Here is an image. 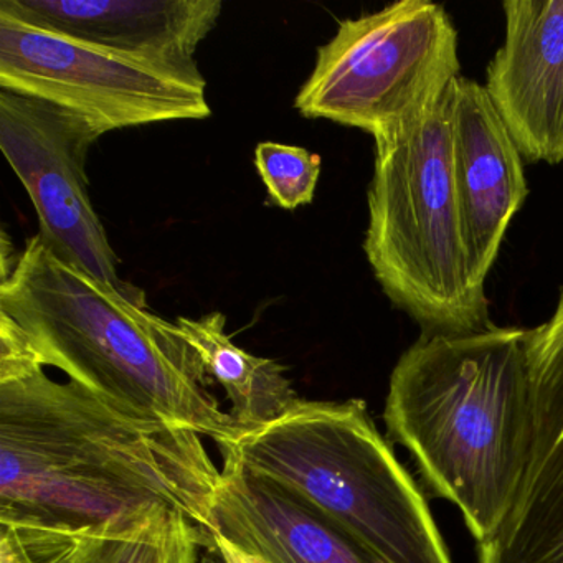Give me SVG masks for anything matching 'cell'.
I'll return each instance as SVG.
<instances>
[{
    "mask_svg": "<svg viewBox=\"0 0 563 563\" xmlns=\"http://www.w3.org/2000/svg\"><path fill=\"white\" fill-rule=\"evenodd\" d=\"M176 324L196 349L207 375L225 391L240 437L282 420L301 400L286 367L273 358L250 354L232 341L222 312L179 318Z\"/></svg>",
    "mask_w": 563,
    "mask_h": 563,
    "instance_id": "5bb4252c",
    "label": "cell"
},
{
    "mask_svg": "<svg viewBox=\"0 0 563 563\" xmlns=\"http://www.w3.org/2000/svg\"><path fill=\"white\" fill-rule=\"evenodd\" d=\"M220 454L301 497L384 562L453 563L424 494L364 400L301 398Z\"/></svg>",
    "mask_w": 563,
    "mask_h": 563,
    "instance_id": "277c9868",
    "label": "cell"
},
{
    "mask_svg": "<svg viewBox=\"0 0 563 563\" xmlns=\"http://www.w3.org/2000/svg\"><path fill=\"white\" fill-rule=\"evenodd\" d=\"M220 479L196 431L0 358V527L91 536L170 509L213 533Z\"/></svg>",
    "mask_w": 563,
    "mask_h": 563,
    "instance_id": "6da1fadb",
    "label": "cell"
},
{
    "mask_svg": "<svg viewBox=\"0 0 563 563\" xmlns=\"http://www.w3.org/2000/svg\"><path fill=\"white\" fill-rule=\"evenodd\" d=\"M451 91V90H450ZM446 100L421 120L375 137L364 252L395 308L421 334L490 328L486 286L471 272L451 164Z\"/></svg>",
    "mask_w": 563,
    "mask_h": 563,
    "instance_id": "5b68a950",
    "label": "cell"
},
{
    "mask_svg": "<svg viewBox=\"0 0 563 563\" xmlns=\"http://www.w3.org/2000/svg\"><path fill=\"white\" fill-rule=\"evenodd\" d=\"M0 90L47 101L111 131L212 114L196 60L126 54L0 12Z\"/></svg>",
    "mask_w": 563,
    "mask_h": 563,
    "instance_id": "52a82bcc",
    "label": "cell"
},
{
    "mask_svg": "<svg viewBox=\"0 0 563 563\" xmlns=\"http://www.w3.org/2000/svg\"><path fill=\"white\" fill-rule=\"evenodd\" d=\"M384 420L431 493L460 509L476 543L493 539L529 454V329L421 334L391 371Z\"/></svg>",
    "mask_w": 563,
    "mask_h": 563,
    "instance_id": "7a4b0ae2",
    "label": "cell"
},
{
    "mask_svg": "<svg viewBox=\"0 0 563 563\" xmlns=\"http://www.w3.org/2000/svg\"><path fill=\"white\" fill-rule=\"evenodd\" d=\"M457 32L441 5L400 0L347 19L296 95L306 118L378 137L440 107L460 78Z\"/></svg>",
    "mask_w": 563,
    "mask_h": 563,
    "instance_id": "8992f818",
    "label": "cell"
},
{
    "mask_svg": "<svg viewBox=\"0 0 563 563\" xmlns=\"http://www.w3.org/2000/svg\"><path fill=\"white\" fill-rule=\"evenodd\" d=\"M255 167L269 200L279 209L296 210L314 199L321 157L305 147L265 141L255 150Z\"/></svg>",
    "mask_w": 563,
    "mask_h": 563,
    "instance_id": "2e32d148",
    "label": "cell"
},
{
    "mask_svg": "<svg viewBox=\"0 0 563 563\" xmlns=\"http://www.w3.org/2000/svg\"><path fill=\"white\" fill-rule=\"evenodd\" d=\"M220 0H0V12L126 54L192 62Z\"/></svg>",
    "mask_w": 563,
    "mask_h": 563,
    "instance_id": "4fadbf2b",
    "label": "cell"
},
{
    "mask_svg": "<svg viewBox=\"0 0 563 563\" xmlns=\"http://www.w3.org/2000/svg\"><path fill=\"white\" fill-rule=\"evenodd\" d=\"M451 164L471 272L479 285L499 255L514 216L526 202L523 157L486 88L460 77L448 101Z\"/></svg>",
    "mask_w": 563,
    "mask_h": 563,
    "instance_id": "30bf717a",
    "label": "cell"
},
{
    "mask_svg": "<svg viewBox=\"0 0 563 563\" xmlns=\"http://www.w3.org/2000/svg\"><path fill=\"white\" fill-rule=\"evenodd\" d=\"M0 311L27 334L38 361L114 404L189 428L222 448L239 428L179 325L154 314L141 289L113 288L32 236L0 282Z\"/></svg>",
    "mask_w": 563,
    "mask_h": 563,
    "instance_id": "3957f363",
    "label": "cell"
},
{
    "mask_svg": "<svg viewBox=\"0 0 563 563\" xmlns=\"http://www.w3.org/2000/svg\"><path fill=\"white\" fill-rule=\"evenodd\" d=\"M213 536L170 509H154L95 533L90 563H200Z\"/></svg>",
    "mask_w": 563,
    "mask_h": 563,
    "instance_id": "9a60e30c",
    "label": "cell"
},
{
    "mask_svg": "<svg viewBox=\"0 0 563 563\" xmlns=\"http://www.w3.org/2000/svg\"><path fill=\"white\" fill-rule=\"evenodd\" d=\"M532 430L526 471L499 532L477 563H563V289L549 321L529 329Z\"/></svg>",
    "mask_w": 563,
    "mask_h": 563,
    "instance_id": "9c48e42d",
    "label": "cell"
},
{
    "mask_svg": "<svg viewBox=\"0 0 563 563\" xmlns=\"http://www.w3.org/2000/svg\"><path fill=\"white\" fill-rule=\"evenodd\" d=\"M202 563H268L258 555L245 552L220 536H213L212 547L206 550Z\"/></svg>",
    "mask_w": 563,
    "mask_h": 563,
    "instance_id": "ac0fdd59",
    "label": "cell"
},
{
    "mask_svg": "<svg viewBox=\"0 0 563 563\" xmlns=\"http://www.w3.org/2000/svg\"><path fill=\"white\" fill-rule=\"evenodd\" d=\"M268 563H387L285 487L223 461L213 533Z\"/></svg>",
    "mask_w": 563,
    "mask_h": 563,
    "instance_id": "7c38bea8",
    "label": "cell"
},
{
    "mask_svg": "<svg viewBox=\"0 0 563 563\" xmlns=\"http://www.w3.org/2000/svg\"><path fill=\"white\" fill-rule=\"evenodd\" d=\"M101 133L47 101L0 90V150L27 190L45 243L58 258L117 289V253L88 192L87 159Z\"/></svg>",
    "mask_w": 563,
    "mask_h": 563,
    "instance_id": "ba28073f",
    "label": "cell"
},
{
    "mask_svg": "<svg viewBox=\"0 0 563 563\" xmlns=\"http://www.w3.org/2000/svg\"><path fill=\"white\" fill-rule=\"evenodd\" d=\"M93 536H60L0 527V563H90Z\"/></svg>",
    "mask_w": 563,
    "mask_h": 563,
    "instance_id": "e0dca14e",
    "label": "cell"
},
{
    "mask_svg": "<svg viewBox=\"0 0 563 563\" xmlns=\"http://www.w3.org/2000/svg\"><path fill=\"white\" fill-rule=\"evenodd\" d=\"M486 71L494 108L527 163H563V0H507Z\"/></svg>",
    "mask_w": 563,
    "mask_h": 563,
    "instance_id": "8fae6325",
    "label": "cell"
}]
</instances>
